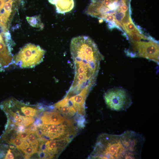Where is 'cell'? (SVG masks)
I'll use <instances>...</instances> for the list:
<instances>
[{"mask_svg":"<svg viewBox=\"0 0 159 159\" xmlns=\"http://www.w3.org/2000/svg\"><path fill=\"white\" fill-rule=\"evenodd\" d=\"M1 37V35L0 34V39Z\"/></svg>","mask_w":159,"mask_h":159,"instance_id":"cell-20","label":"cell"},{"mask_svg":"<svg viewBox=\"0 0 159 159\" xmlns=\"http://www.w3.org/2000/svg\"><path fill=\"white\" fill-rule=\"evenodd\" d=\"M103 97L107 107L112 110H126L132 103L130 94L122 87H116L108 90L104 94Z\"/></svg>","mask_w":159,"mask_h":159,"instance_id":"cell-6","label":"cell"},{"mask_svg":"<svg viewBox=\"0 0 159 159\" xmlns=\"http://www.w3.org/2000/svg\"><path fill=\"white\" fill-rule=\"evenodd\" d=\"M36 130L39 138L43 140H72L77 133V128L72 121L69 120L59 125L41 124Z\"/></svg>","mask_w":159,"mask_h":159,"instance_id":"cell-4","label":"cell"},{"mask_svg":"<svg viewBox=\"0 0 159 159\" xmlns=\"http://www.w3.org/2000/svg\"><path fill=\"white\" fill-rule=\"evenodd\" d=\"M90 159H127L120 135L103 133L99 135Z\"/></svg>","mask_w":159,"mask_h":159,"instance_id":"cell-3","label":"cell"},{"mask_svg":"<svg viewBox=\"0 0 159 159\" xmlns=\"http://www.w3.org/2000/svg\"><path fill=\"white\" fill-rule=\"evenodd\" d=\"M26 141L29 145L39 144V138L37 136L36 130H33L30 133Z\"/></svg>","mask_w":159,"mask_h":159,"instance_id":"cell-15","label":"cell"},{"mask_svg":"<svg viewBox=\"0 0 159 159\" xmlns=\"http://www.w3.org/2000/svg\"><path fill=\"white\" fill-rule=\"evenodd\" d=\"M54 109L66 118L69 119L75 115L77 112L75 109L68 104L67 99L64 97L53 105Z\"/></svg>","mask_w":159,"mask_h":159,"instance_id":"cell-10","label":"cell"},{"mask_svg":"<svg viewBox=\"0 0 159 159\" xmlns=\"http://www.w3.org/2000/svg\"><path fill=\"white\" fill-rule=\"evenodd\" d=\"M131 0H91L85 13L104 21L109 29L120 30L128 40L140 34L141 28L135 24L131 16Z\"/></svg>","mask_w":159,"mask_h":159,"instance_id":"cell-1","label":"cell"},{"mask_svg":"<svg viewBox=\"0 0 159 159\" xmlns=\"http://www.w3.org/2000/svg\"><path fill=\"white\" fill-rule=\"evenodd\" d=\"M74 66L75 74L72 85L82 88H93L96 84L100 62L104 59L102 54L83 50L71 54Z\"/></svg>","mask_w":159,"mask_h":159,"instance_id":"cell-2","label":"cell"},{"mask_svg":"<svg viewBox=\"0 0 159 159\" xmlns=\"http://www.w3.org/2000/svg\"><path fill=\"white\" fill-rule=\"evenodd\" d=\"M122 143L124 147L127 159H140L142 148L145 139L142 134L127 130L120 135Z\"/></svg>","mask_w":159,"mask_h":159,"instance_id":"cell-7","label":"cell"},{"mask_svg":"<svg viewBox=\"0 0 159 159\" xmlns=\"http://www.w3.org/2000/svg\"><path fill=\"white\" fill-rule=\"evenodd\" d=\"M39 144L29 145L24 147L21 151L25 154V158H28L37 151Z\"/></svg>","mask_w":159,"mask_h":159,"instance_id":"cell-14","label":"cell"},{"mask_svg":"<svg viewBox=\"0 0 159 159\" xmlns=\"http://www.w3.org/2000/svg\"><path fill=\"white\" fill-rule=\"evenodd\" d=\"M55 110V111H44L43 112L41 117L42 124L59 125L71 119H67L60 113Z\"/></svg>","mask_w":159,"mask_h":159,"instance_id":"cell-9","label":"cell"},{"mask_svg":"<svg viewBox=\"0 0 159 159\" xmlns=\"http://www.w3.org/2000/svg\"><path fill=\"white\" fill-rule=\"evenodd\" d=\"M11 150L9 148L7 150L5 155L4 156V158L6 159H13L14 158V157L12 152H11Z\"/></svg>","mask_w":159,"mask_h":159,"instance_id":"cell-17","label":"cell"},{"mask_svg":"<svg viewBox=\"0 0 159 159\" xmlns=\"http://www.w3.org/2000/svg\"><path fill=\"white\" fill-rule=\"evenodd\" d=\"M45 52L39 46L29 43L21 49L13 62L20 68H32L43 60Z\"/></svg>","mask_w":159,"mask_h":159,"instance_id":"cell-5","label":"cell"},{"mask_svg":"<svg viewBox=\"0 0 159 159\" xmlns=\"http://www.w3.org/2000/svg\"><path fill=\"white\" fill-rule=\"evenodd\" d=\"M55 4L57 12L62 14L71 11L74 6L73 0H57Z\"/></svg>","mask_w":159,"mask_h":159,"instance_id":"cell-11","label":"cell"},{"mask_svg":"<svg viewBox=\"0 0 159 159\" xmlns=\"http://www.w3.org/2000/svg\"><path fill=\"white\" fill-rule=\"evenodd\" d=\"M72 139L39 140L38 155L40 158H57Z\"/></svg>","mask_w":159,"mask_h":159,"instance_id":"cell-8","label":"cell"},{"mask_svg":"<svg viewBox=\"0 0 159 159\" xmlns=\"http://www.w3.org/2000/svg\"><path fill=\"white\" fill-rule=\"evenodd\" d=\"M51 4H55L57 0H47Z\"/></svg>","mask_w":159,"mask_h":159,"instance_id":"cell-19","label":"cell"},{"mask_svg":"<svg viewBox=\"0 0 159 159\" xmlns=\"http://www.w3.org/2000/svg\"><path fill=\"white\" fill-rule=\"evenodd\" d=\"M13 0H8L6 2L4 6L3 12L9 18L11 12V8Z\"/></svg>","mask_w":159,"mask_h":159,"instance_id":"cell-16","label":"cell"},{"mask_svg":"<svg viewBox=\"0 0 159 159\" xmlns=\"http://www.w3.org/2000/svg\"><path fill=\"white\" fill-rule=\"evenodd\" d=\"M26 19L28 22L32 26L40 28V29H43L44 25L42 22L40 15L31 17L26 16Z\"/></svg>","mask_w":159,"mask_h":159,"instance_id":"cell-13","label":"cell"},{"mask_svg":"<svg viewBox=\"0 0 159 159\" xmlns=\"http://www.w3.org/2000/svg\"><path fill=\"white\" fill-rule=\"evenodd\" d=\"M9 144H13L15 146L17 149L22 150L25 146L29 145L26 140H24L17 135L15 138H11L9 140L5 141Z\"/></svg>","mask_w":159,"mask_h":159,"instance_id":"cell-12","label":"cell"},{"mask_svg":"<svg viewBox=\"0 0 159 159\" xmlns=\"http://www.w3.org/2000/svg\"><path fill=\"white\" fill-rule=\"evenodd\" d=\"M6 0H0V12L1 10L3 9Z\"/></svg>","mask_w":159,"mask_h":159,"instance_id":"cell-18","label":"cell"}]
</instances>
